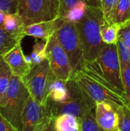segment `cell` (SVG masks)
Here are the masks:
<instances>
[{
	"label": "cell",
	"mask_w": 130,
	"mask_h": 131,
	"mask_svg": "<svg viewBox=\"0 0 130 131\" xmlns=\"http://www.w3.org/2000/svg\"><path fill=\"white\" fill-rule=\"evenodd\" d=\"M81 91L93 102H107L116 108L126 104L123 94L115 88L103 74L97 60L85 61L71 77Z\"/></svg>",
	"instance_id": "1"
},
{
	"label": "cell",
	"mask_w": 130,
	"mask_h": 131,
	"mask_svg": "<svg viewBox=\"0 0 130 131\" xmlns=\"http://www.w3.org/2000/svg\"><path fill=\"white\" fill-rule=\"evenodd\" d=\"M104 21L101 8L87 5L84 15L75 22L85 61L97 60L106 45L100 35V28Z\"/></svg>",
	"instance_id": "2"
},
{
	"label": "cell",
	"mask_w": 130,
	"mask_h": 131,
	"mask_svg": "<svg viewBox=\"0 0 130 131\" xmlns=\"http://www.w3.org/2000/svg\"><path fill=\"white\" fill-rule=\"evenodd\" d=\"M29 94L22 80L11 74L0 114L17 130L21 131V116Z\"/></svg>",
	"instance_id": "3"
},
{
	"label": "cell",
	"mask_w": 130,
	"mask_h": 131,
	"mask_svg": "<svg viewBox=\"0 0 130 131\" xmlns=\"http://www.w3.org/2000/svg\"><path fill=\"white\" fill-rule=\"evenodd\" d=\"M70 97L61 103L48 101V110L51 117H56L68 114L74 115L79 120L87 111L95 110L96 103L90 99L72 79L67 82Z\"/></svg>",
	"instance_id": "4"
},
{
	"label": "cell",
	"mask_w": 130,
	"mask_h": 131,
	"mask_svg": "<svg viewBox=\"0 0 130 131\" xmlns=\"http://www.w3.org/2000/svg\"><path fill=\"white\" fill-rule=\"evenodd\" d=\"M60 18V23L55 34L60 45L69 58L74 74L80 70L85 63L82 46L75 23L62 17Z\"/></svg>",
	"instance_id": "5"
},
{
	"label": "cell",
	"mask_w": 130,
	"mask_h": 131,
	"mask_svg": "<svg viewBox=\"0 0 130 131\" xmlns=\"http://www.w3.org/2000/svg\"><path fill=\"white\" fill-rule=\"evenodd\" d=\"M18 14L25 26L60 17L59 0H19Z\"/></svg>",
	"instance_id": "6"
},
{
	"label": "cell",
	"mask_w": 130,
	"mask_h": 131,
	"mask_svg": "<svg viewBox=\"0 0 130 131\" xmlns=\"http://www.w3.org/2000/svg\"><path fill=\"white\" fill-rule=\"evenodd\" d=\"M52 78L49 63L47 59L39 64L31 67L28 75L22 79L29 95L38 103L47 106L48 87Z\"/></svg>",
	"instance_id": "7"
},
{
	"label": "cell",
	"mask_w": 130,
	"mask_h": 131,
	"mask_svg": "<svg viewBox=\"0 0 130 131\" xmlns=\"http://www.w3.org/2000/svg\"><path fill=\"white\" fill-rule=\"evenodd\" d=\"M46 54L53 77L65 82L70 81L73 74L72 68L69 58L60 45L55 33L47 40Z\"/></svg>",
	"instance_id": "8"
},
{
	"label": "cell",
	"mask_w": 130,
	"mask_h": 131,
	"mask_svg": "<svg viewBox=\"0 0 130 131\" xmlns=\"http://www.w3.org/2000/svg\"><path fill=\"white\" fill-rule=\"evenodd\" d=\"M97 61L106 79L115 88L123 94L120 61L116 44L105 45L97 58Z\"/></svg>",
	"instance_id": "9"
},
{
	"label": "cell",
	"mask_w": 130,
	"mask_h": 131,
	"mask_svg": "<svg viewBox=\"0 0 130 131\" xmlns=\"http://www.w3.org/2000/svg\"><path fill=\"white\" fill-rule=\"evenodd\" d=\"M49 116L48 107L40 104L29 95L22 112L21 131H34Z\"/></svg>",
	"instance_id": "10"
},
{
	"label": "cell",
	"mask_w": 130,
	"mask_h": 131,
	"mask_svg": "<svg viewBox=\"0 0 130 131\" xmlns=\"http://www.w3.org/2000/svg\"><path fill=\"white\" fill-rule=\"evenodd\" d=\"M2 58L10 68L11 73L21 80L31 71V66L26 61L20 43L17 44L11 50L2 55Z\"/></svg>",
	"instance_id": "11"
},
{
	"label": "cell",
	"mask_w": 130,
	"mask_h": 131,
	"mask_svg": "<svg viewBox=\"0 0 130 131\" xmlns=\"http://www.w3.org/2000/svg\"><path fill=\"white\" fill-rule=\"evenodd\" d=\"M94 114L102 130L116 131L119 117L116 107L107 102H98L96 103Z\"/></svg>",
	"instance_id": "12"
},
{
	"label": "cell",
	"mask_w": 130,
	"mask_h": 131,
	"mask_svg": "<svg viewBox=\"0 0 130 131\" xmlns=\"http://www.w3.org/2000/svg\"><path fill=\"white\" fill-rule=\"evenodd\" d=\"M61 18L51 21H42L39 23H34L25 27L23 31V35L31 36L34 38H40L47 41L52 35H54L59 25Z\"/></svg>",
	"instance_id": "13"
},
{
	"label": "cell",
	"mask_w": 130,
	"mask_h": 131,
	"mask_svg": "<svg viewBox=\"0 0 130 131\" xmlns=\"http://www.w3.org/2000/svg\"><path fill=\"white\" fill-rule=\"evenodd\" d=\"M120 28L130 23V0H118L113 7L107 21Z\"/></svg>",
	"instance_id": "14"
},
{
	"label": "cell",
	"mask_w": 130,
	"mask_h": 131,
	"mask_svg": "<svg viewBox=\"0 0 130 131\" xmlns=\"http://www.w3.org/2000/svg\"><path fill=\"white\" fill-rule=\"evenodd\" d=\"M70 97L67 82L57 80L52 75L48 87V101L54 103H61L67 100Z\"/></svg>",
	"instance_id": "15"
},
{
	"label": "cell",
	"mask_w": 130,
	"mask_h": 131,
	"mask_svg": "<svg viewBox=\"0 0 130 131\" xmlns=\"http://www.w3.org/2000/svg\"><path fill=\"white\" fill-rule=\"evenodd\" d=\"M2 25L5 30L8 32L15 35L21 36L22 38L25 37L23 35V31L25 25L18 12L5 14Z\"/></svg>",
	"instance_id": "16"
},
{
	"label": "cell",
	"mask_w": 130,
	"mask_h": 131,
	"mask_svg": "<svg viewBox=\"0 0 130 131\" xmlns=\"http://www.w3.org/2000/svg\"><path fill=\"white\" fill-rule=\"evenodd\" d=\"M54 126L55 131H75L80 129V120L68 114L56 117L54 121Z\"/></svg>",
	"instance_id": "17"
},
{
	"label": "cell",
	"mask_w": 130,
	"mask_h": 131,
	"mask_svg": "<svg viewBox=\"0 0 130 131\" xmlns=\"http://www.w3.org/2000/svg\"><path fill=\"white\" fill-rule=\"evenodd\" d=\"M23 39L21 36L11 34L5 30L2 25H0V57L11 50L17 44Z\"/></svg>",
	"instance_id": "18"
},
{
	"label": "cell",
	"mask_w": 130,
	"mask_h": 131,
	"mask_svg": "<svg viewBox=\"0 0 130 131\" xmlns=\"http://www.w3.org/2000/svg\"><path fill=\"white\" fill-rule=\"evenodd\" d=\"M11 71L3 58L0 57V107L4 106L5 94L8 88Z\"/></svg>",
	"instance_id": "19"
},
{
	"label": "cell",
	"mask_w": 130,
	"mask_h": 131,
	"mask_svg": "<svg viewBox=\"0 0 130 131\" xmlns=\"http://www.w3.org/2000/svg\"><path fill=\"white\" fill-rule=\"evenodd\" d=\"M120 28L114 24H110L104 21L100 28V35L102 41L106 45L116 44L118 40V32Z\"/></svg>",
	"instance_id": "20"
},
{
	"label": "cell",
	"mask_w": 130,
	"mask_h": 131,
	"mask_svg": "<svg viewBox=\"0 0 130 131\" xmlns=\"http://www.w3.org/2000/svg\"><path fill=\"white\" fill-rule=\"evenodd\" d=\"M46 46H47V41L45 40L41 39L40 41H37L35 43V45L33 47V51L30 55L31 67L39 64L44 60L47 59Z\"/></svg>",
	"instance_id": "21"
},
{
	"label": "cell",
	"mask_w": 130,
	"mask_h": 131,
	"mask_svg": "<svg viewBox=\"0 0 130 131\" xmlns=\"http://www.w3.org/2000/svg\"><path fill=\"white\" fill-rule=\"evenodd\" d=\"M81 131H103L98 125L94 114V110L85 113L80 119Z\"/></svg>",
	"instance_id": "22"
},
{
	"label": "cell",
	"mask_w": 130,
	"mask_h": 131,
	"mask_svg": "<svg viewBox=\"0 0 130 131\" xmlns=\"http://www.w3.org/2000/svg\"><path fill=\"white\" fill-rule=\"evenodd\" d=\"M87 5L84 0H79L67 13V15L64 17L66 20L71 22H77L82 18L84 15Z\"/></svg>",
	"instance_id": "23"
},
{
	"label": "cell",
	"mask_w": 130,
	"mask_h": 131,
	"mask_svg": "<svg viewBox=\"0 0 130 131\" xmlns=\"http://www.w3.org/2000/svg\"><path fill=\"white\" fill-rule=\"evenodd\" d=\"M121 78L123 86V97L126 104L130 108V63L120 64Z\"/></svg>",
	"instance_id": "24"
},
{
	"label": "cell",
	"mask_w": 130,
	"mask_h": 131,
	"mask_svg": "<svg viewBox=\"0 0 130 131\" xmlns=\"http://www.w3.org/2000/svg\"><path fill=\"white\" fill-rule=\"evenodd\" d=\"M118 113L117 131H130V108L125 104L116 108Z\"/></svg>",
	"instance_id": "25"
},
{
	"label": "cell",
	"mask_w": 130,
	"mask_h": 131,
	"mask_svg": "<svg viewBox=\"0 0 130 131\" xmlns=\"http://www.w3.org/2000/svg\"><path fill=\"white\" fill-rule=\"evenodd\" d=\"M116 47L118 55L120 61V64H125L130 63V48L123 45V43L120 40H117Z\"/></svg>",
	"instance_id": "26"
},
{
	"label": "cell",
	"mask_w": 130,
	"mask_h": 131,
	"mask_svg": "<svg viewBox=\"0 0 130 131\" xmlns=\"http://www.w3.org/2000/svg\"><path fill=\"white\" fill-rule=\"evenodd\" d=\"M19 0H0V11L5 14L17 13Z\"/></svg>",
	"instance_id": "27"
},
{
	"label": "cell",
	"mask_w": 130,
	"mask_h": 131,
	"mask_svg": "<svg viewBox=\"0 0 130 131\" xmlns=\"http://www.w3.org/2000/svg\"><path fill=\"white\" fill-rule=\"evenodd\" d=\"M118 0H100L101 2V9L103 14L104 20L107 21L113 7Z\"/></svg>",
	"instance_id": "28"
},
{
	"label": "cell",
	"mask_w": 130,
	"mask_h": 131,
	"mask_svg": "<svg viewBox=\"0 0 130 131\" xmlns=\"http://www.w3.org/2000/svg\"><path fill=\"white\" fill-rule=\"evenodd\" d=\"M118 39L120 40L124 45L130 48V23L120 29L118 32Z\"/></svg>",
	"instance_id": "29"
},
{
	"label": "cell",
	"mask_w": 130,
	"mask_h": 131,
	"mask_svg": "<svg viewBox=\"0 0 130 131\" xmlns=\"http://www.w3.org/2000/svg\"><path fill=\"white\" fill-rule=\"evenodd\" d=\"M54 118L49 116L42 123L38 125L34 131H55L54 126Z\"/></svg>",
	"instance_id": "30"
},
{
	"label": "cell",
	"mask_w": 130,
	"mask_h": 131,
	"mask_svg": "<svg viewBox=\"0 0 130 131\" xmlns=\"http://www.w3.org/2000/svg\"><path fill=\"white\" fill-rule=\"evenodd\" d=\"M79 0H59L60 2V17L64 18L69 10Z\"/></svg>",
	"instance_id": "31"
},
{
	"label": "cell",
	"mask_w": 130,
	"mask_h": 131,
	"mask_svg": "<svg viewBox=\"0 0 130 131\" xmlns=\"http://www.w3.org/2000/svg\"><path fill=\"white\" fill-rule=\"evenodd\" d=\"M0 131H18L7 120H5L0 114Z\"/></svg>",
	"instance_id": "32"
},
{
	"label": "cell",
	"mask_w": 130,
	"mask_h": 131,
	"mask_svg": "<svg viewBox=\"0 0 130 131\" xmlns=\"http://www.w3.org/2000/svg\"><path fill=\"white\" fill-rule=\"evenodd\" d=\"M88 6L96 7V8H101V2L100 0H84Z\"/></svg>",
	"instance_id": "33"
},
{
	"label": "cell",
	"mask_w": 130,
	"mask_h": 131,
	"mask_svg": "<svg viewBox=\"0 0 130 131\" xmlns=\"http://www.w3.org/2000/svg\"><path fill=\"white\" fill-rule=\"evenodd\" d=\"M4 16H5V13H3L2 12L0 11V25L2 24L3 19H4Z\"/></svg>",
	"instance_id": "34"
},
{
	"label": "cell",
	"mask_w": 130,
	"mask_h": 131,
	"mask_svg": "<svg viewBox=\"0 0 130 131\" xmlns=\"http://www.w3.org/2000/svg\"><path fill=\"white\" fill-rule=\"evenodd\" d=\"M116 131H117V130H116Z\"/></svg>",
	"instance_id": "35"
}]
</instances>
